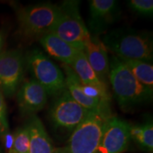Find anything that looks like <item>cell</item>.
<instances>
[{
  "instance_id": "1",
  "label": "cell",
  "mask_w": 153,
  "mask_h": 153,
  "mask_svg": "<svg viewBox=\"0 0 153 153\" xmlns=\"http://www.w3.org/2000/svg\"><path fill=\"white\" fill-rule=\"evenodd\" d=\"M115 99L124 111L133 109L152 99V93L134 76L116 55L109 60V75Z\"/></svg>"
},
{
  "instance_id": "2",
  "label": "cell",
  "mask_w": 153,
  "mask_h": 153,
  "mask_svg": "<svg viewBox=\"0 0 153 153\" xmlns=\"http://www.w3.org/2000/svg\"><path fill=\"white\" fill-rule=\"evenodd\" d=\"M102 43L118 57L152 62L153 41L150 32L131 28H116L105 34Z\"/></svg>"
},
{
  "instance_id": "3",
  "label": "cell",
  "mask_w": 153,
  "mask_h": 153,
  "mask_svg": "<svg viewBox=\"0 0 153 153\" xmlns=\"http://www.w3.org/2000/svg\"><path fill=\"white\" fill-rule=\"evenodd\" d=\"M60 15V8L51 2L39 3L17 11L20 33L26 39H40L51 33Z\"/></svg>"
},
{
  "instance_id": "4",
  "label": "cell",
  "mask_w": 153,
  "mask_h": 153,
  "mask_svg": "<svg viewBox=\"0 0 153 153\" xmlns=\"http://www.w3.org/2000/svg\"><path fill=\"white\" fill-rule=\"evenodd\" d=\"M60 15L51 30L74 48L83 51L91 35L79 13V1L69 0L60 7Z\"/></svg>"
},
{
  "instance_id": "5",
  "label": "cell",
  "mask_w": 153,
  "mask_h": 153,
  "mask_svg": "<svg viewBox=\"0 0 153 153\" xmlns=\"http://www.w3.org/2000/svg\"><path fill=\"white\" fill-rule=\"evenodd\" d=\"M112 115L89 111L72 131L67 145L68 153H97L106 120Z\"/></svg>"
},
{
  "instance_id": "6",
  "label": "cell",
  "mask_w": 153,
  "mask_h": 153,
  "mask_svg": "<svg viewBox=\"0 0 153 153\" xmlns=\"http://www.w3.org/2000/svg\"><path fill=\"white\" fill-rule=\"evenodd\" d=\"M26 60L33 79L43 87L47 94L57 97L65 90L63 72L41 51H32Z\"/></svg>"
},
{
  "instance_id": "7",
  "label": "cell",
  "mask_w": 153,
  "mask_h": 153,
  "mask_svg": "<svg viewBox=\"0 0 153 153\" xmlns=\"http://www.w3.org/2000/svg\"><path fill=\"white\" fill-rule=\"evenodd\" d=\"M90 111L78 104L67 89L57 97L49 110V118L57 131L70 133L76 128Z\"/></svg>"
},
{
  "instance_id": "8",
  "label": "cell",
  "mask_w": 153,
  "mask_h": 153,
  "mask_svg": "<svg viewBox=\"0 0 153 153\" xmlns=\"http://www.w3.org/2000/svg\"><path fill=\"white\" fill-rule=\"evenodd\" d=\"M25 61L18 50L0 53V89L4 95L11 97L16 93L24 76Z\"/></svg>"
},
{
  "instance_id": "9",
  "label": "cell",
  "mask_w": 153,
  "mask_h": 153,
  "mask_svg": "<svg viewBox=\"0 0 153 153\" xmlns=\"http://www.w3.org/2000/svg\"><path fill=\"white\" fill-rule=\"evenodd\" d=\"M131 124L117 116L106 120L97 153H123L131 142Z\"/></svg>"
},
{
  "instance_id": "10",
  "label": "cell",
  "mask_w": 153,
  "mask_h": 153,
  "mask_svg": "<svg viewBox=\"0 0 153 153\" xmlns=\"http://www.w3.org/2000/svg\"><path fill=\"white\" fill-rule=\"evenodd\" d=\"M89 33L94 37L104 33L111 25L120 19L119 3L116 0H91L89 1Z\"/></svg>"
},
{
  "instance_id": "11",
  "label": "cell",
  "mask_w": 153,
  "mask_h": 153,
  "mask_svg": "<svg viewBox=\"0 0 153 153\" xmlns=\"http://www.w3.org/2000/svg\"><path fill=\"white\" fill-rule=\"evenodd\" d=\"M62 68L64 70L67 90L78 104L90 111L111 115L108 103L109 101L87 95L84 89V85L71 67L63 64Z\"/></svg>"
},
{
  "instance_id": "12",
  "label": "cell",
  "mask_w": 153,
  "mask_h": 153,
  "mask_svg": "<svg viewBox=\"0 0 153 153\" xmlns=\"http://www.w3.org/2000/svg\"><path fill=\"white\" fill-rule=\"evenodd\" d=\"M47 101L46 91L33 78L25 82L17 93L18 106L23 115L33 116L43 109Z\"/></svg>"
},
{
  "instance_id": "13",
  "label": "cell",
  "mask_w": 153,
  "mask_h": 153,
  "mask_svg": "<svg viewBox=\"0 0 153 153\" xmlns=\"http://www.w3.org/2000/svg\"><path fill=\"white\" fill-rule=\"evenodd\" d=\"M83 52L99 79L107 85L109 75V58L107 48L102 41L91 36Z\"/></svg>"
},
{
  "instance_id": "14",
  "label": "cell",
  "mask_w": 153,
  "mask_h": 153,
  "mask_svg": "<svg viewBox=\"0 0 153 153\" xmlns=\"http://www.w3.org/2000/svg\"><path fill=\"white\" fill-rule=\"evenodd\" d=\"M39 41L51 56L69 66L72 65L78 51H79L52 32L43 36Z\"/></svg>"
},
{
  "instance_id": "15",
  "label": "cell",
  "mask_w": 153,
  "mask_h": 153,
  "mask_svg": "<svg viewBox=\"0 0 153 153\" xmlns=\"http://www.w3.org/2000/svg\"><path fill=\"white\" fill-rule=\"evenodd\" d=\"M26 126L29 133V153H53L55 148L41 119L33 115Z\"/></svg>"
},
{
  "instance_id": "16",
  "label": "cell",
  "mask_w": 153,
  "mask_h": 153,
  "mask_svg": "<svg viewBox=\"0 0 153 153\" xmlns=\"http://www.w3.org/2000/svg\"><path fill=\"white\" fill-rule=\"evenodd\" d=\"M83 85L94 88L104 94L109 95L108 87L103 83L93 70L83 51H78L74 62L70 66Z\"/></svg>"
},
{
  "instance_id": "17",
  "label": "cell",
  "mask_w": 153,
  "mask_h": 153,
  "mask_svg": "<svg viewBox=\"0 0 153 153\" xmlns=\"http://www.w3.org/2000/svg\"><path fill=\"white\" fill-rule=\"evenodd\" d=\"M143 86L153 91V66L141 60L118 57Z\"/></svg>"
},
{
  "instance_id": "18",
  "label": "cell",
  "mask_w": 153,
  "mask_h": 153,
  "mask_svg": "<svg viewBox=\"0 0 153 153\" xmlns=\"http://www.w3.org/2000/svg\"><path fill=\"white\" fill-rule=\"evenodd\" d=\"M131 139L143 150L150 153L153 151V123L148 120L142 124L131 126L130 128Z\"/></svg>"
},
{
  "instance_id": "19",
  "label": "cell",
  "mask_w": 153,
  "mask_h": 153,
  "mask_svg": "<svg viewBox=\"0 0 153 153\" xmlns=\"http://www.w3.org/2000/svg\"><path fill=\"white\" fill-rule=\"evenodd\" d=\"M13 135L14 153H29V133L26 124L17 129Z\"/></svg>"
},
{
  "instance_id": "20",
  "label": "cell",
  "mask_w": 153,
  "mask_h": 153,
  "mask_svg": "<svg viewBox=\"0 0 153 153\" xmlns=\"http://www.w3.org/2000/svg\"><path fill=\"white\" fill-rule=\"evenodd\" d=\"M127 5L131 10L144 16H152L153 14L152 0H129Z\"/></svg>"
},
{
  "instance_id": "21",
  "label": "cell",
  "mask_w": 153,
  "mask_h": 153,
  "mask_svg": "<svg viewBox=\"0 0 153 153\" xmlns=\"http://www.w3.org/2000/svg\"><path fill=\"white\" fill-rule=\"evenodd\" d=\"M9 123L7 116V105L4 94L0 89V137H3L9 133Z\"/></svg>"
},
{
  "instance_id": "22",
  "label": "cell",
  "mask_w": 153,
  "mask_h": 153,
  "mask_svg": "<svg viewBox=\"0 0 153 153\" xmlns=\"http://www.w3.org/2000/svg\"><path fill=\"white\" fill-rule=\"evenodd\" d=\"M2 138L4 140V145L6 147V148H7L9 152V151H10L13 148V143H14V135L8 133L7 134H6L4 136L2 137Z\"/></svg>"
},
{
  "instance_id": "23",
  "label": "cell",
  "mask_w": 153,
  "mask_h": 153,
  "mask_svg": "<svg viewBox=\"0 0 153 153\" xmlns=\"http://www.w3.org/2000/svg\"><path fill=\"white\" fill-rule=\"evenodd\" d=\"M53 153H68V152H67L65 148H55Z\"/></svg>"
},
{
  "instance_id": "24",
  "label": "cell",
  "mask_w": 153,
  "mask_h": 153,
  "mask_svg": "<svg viewBox=\"0 0 153 153\" xmlns=\"http://www.w3.org/2000/svg\"><path fill=\"white\" fill-rule=\"evenodd\" d=\"M3 46V39H2V36L0 33V53H1V49H2Z\"/></svg>"
},
{
  "instance_id": "25",
  "label": "cell",
  "mask_w": 153,
  "mask_h": 153,
  "mask_svg": "<svg viewBox=\"0 0 153 153\" xmlns=\"http://www.w3.org/2000/svg\"><path fill=\"white\" fill-rule=\"evenodd\" d=\"M9 153H14V152H13V150H12V149H11V150L9 151Z\"/></svg>"
},
{
  "instance_id": "26",
  "label": "cell",
  "mask_w": 153,
  "mask_h": 153,
  "mask_svg": "<svg viewBox=\"0 0 153 153\" xmlns=\"http://www.w3.org/2000/svg\"><path fill=\"white\" fill-rule=\"evenodd\" d=\"M0 153H1V148H0Z\"/></svg>"
}]
</instances>
